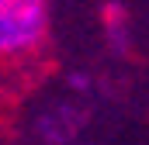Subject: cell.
<instances>
[{
    "instance_id": "obj_1",
    "label": "cell",
    "mask_w": 149,
    "mask_h": 145,
    "mask_svg": "<svg viewBox=\"0 0 149 145\" xmlns=\"http://www.w3.org/2000/svg\"><path fill=\"white\" fill-rule=\"evenodd\" d=\"M49 0H0V62L35 55L49 38Z\"/></svg>"
}]
</instances>
